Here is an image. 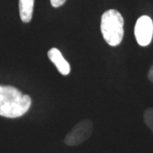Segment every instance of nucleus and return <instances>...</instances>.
<instances>
[{
	"mask_svg": "<svg viewBox=\"0 0 153 153\" xmlns=\"http://www.w3.org/2000/svg\"><path fill=\"white\" fill-rule=\"evenodd\" d=\"M31 99L11 86L0 85V116L15 118L29 110Z\"/></svg>",
	"mask_w": 153,
	"mask_h": 153,
	"instance_id": "1",
	"label": "nucleus"
},
{
	"mask_svg": "<svg viewBox=\"0 0 153 153\" xmlns=\"http://www.w3.org/2000/svg\"><path fill=\"white\" fill-rule=\"evenodd\" d=\"M124 20L119 11L109 9L101 16V31L105 41L111 46L121 43L123 37Z\"/></svg>",
	"mask_w": 153,
	"mask_h": 153,
	"instance_id": "2",
	"label": "nucleus"
},
{
	"mask_svg": "<svg viewBox=\"0 0 153 153\" xmlns=\"http://www.w3.org/2000/svg\"><path fill=\"white\" fill-rule=\"evenodd\" d=\"M93 130L94 126L91 120H82L67 134L64 142L68 146L79 145L91 136Z\"/></svg>",
	"mask_w": 153,
	"mask_h": 153,
	"instance_id": "3",
	"label": "nucleus"
},
{
	"mask_svg": "<svg viewBox=\"0 0 153 153\" xmlns=\"http://www.w3.org/2000/svg\"><path fill=\"white\" fill-rule=\"evenodd\" d=\"M153 36V22L148 16H142L137 19L135 26V36L141 46L150 43Z\"/></svg>",
	"mask_w": 153,
	"mask_h": 153,
	"instance_id": "4",
	"label": "nucleus"
},
{
	"mask_svg": "<svg viewBox=\"0 0 153 153\" xmlns=\"http://www.w3.org/2000/svg\"><path fill=\"white\" fill-rule=\"evenodd\" d=\"M50 60L56 67L59 72L62 75H68L70 72V65L58 49L53 48L48 53Z\"/></svg>",
	"mask_w": 153,
	"mask_h": 153,
	"instance_id": "5",
	"label": "nucleus"
},
{
	"mask_svg": "<svg viewBox=\"0 0 153 153\" xmlns=\"http://www.w3.org/2000/svg\"><path fill=\"white\" fill-rule=\"evenodd\" d=\"M34 0H19V14L23 22H30L33 16Z\"/></svg>",
	"mask_w": 153,
	"mask_h": 153,
	"instance_id": "6",
	"label": "nucleus"
},
{
	"mask_svg": "<svg viewBox=\"0 0 153 153\" xmlns=\"http://www.w3.org/2000/svg\"><path fill=\"white\" fill-rule=\"evenodd\" d=\"M144 122L153 133V108H148L145 111L143 114Z\"/></svg>",
	"mask_w": 153,
	"mask_h": 153,
	"instance_id": "7",
	"label": "nucleus"
},
{
	"mask_svg": "<svg viewBox=\"0 0 153 153\" xmlns=\"http://www.w3.org/2000/svg\"><path fill=\"white\" fill-rule=\"evenodd\" d=\"M66 0H51V5L53 7H59L60 6L64 4V3L65 2Z\"/></svg>",
	"mask_w": 153,
	"mask_h": 153,
	"instance_id": "8",
	"label": "nucleus"
},
{
	"mask_svg": "<svg viewBox=\"0 0 153 153\" xmlns=\"http://www.w3.org/2000/svg\"><path fill=\"white\" fill-rule=\"evenodd\" d=\"M148 76L149 79H150V81L153 83V65L151 66V68H150V70H149L148 74Z\"/></svg>",
	"mask_w": 153,
	"mask_h": 153,
	"instance_id": "9",
	"label": "nucleus"
}]
</instances>
